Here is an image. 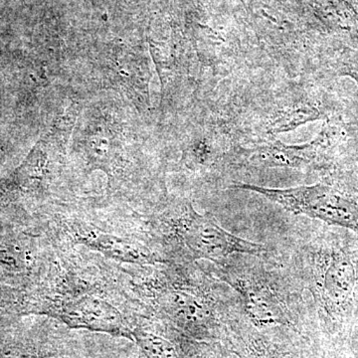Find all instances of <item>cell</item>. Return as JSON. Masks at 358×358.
<instances>
[{
  "label": "cell",
  "mask_w": 358,
  "mask_h": 358,
  "mask_svg": "<svg viewBox=\"0 0 358 358\" xmlns=\"http://www.w3.org/2000/svg\"><path fill=\"white\" fill-rule=\"evenodd\" d=\"M133 334L136 343L148 358H181L173 341L159 334L141 329H136Z\"/></svg>",
  "instance_id": "cell-10"
},
{
  "label": "cell",
  "mask_w": 358,
  "mask_h": 358,
  "mask_svg": "<svg viewBox=\"0 0 358 358\" xmlns=\"http://www.w3.org/2000/svg\"><path fill=\"white\" fill-rule=\"evenodd\" d=\"M274 358H291V357H274Z\"/></svg>",
  "instance_id": "cell-12"
},
{
  "label": "cell",
  "mask_w": 358,
  "mask_h": 358,
  "mask_svg": "<svg viewBox=\"0 0 358 358\" xmlns=\"http://www.w3.org/2000/svg\"><path fill=\"white\" fill-rule=\"evenodd\" d=\"M71 327H84L115 336H129L117 308L98 298L81 299L65 308L63 315Z\"/></svg>",
  "instance_id": "cell-6"
},
{
  "label": "cell",
  "mask_w": 358,
  "mask_h": 358,
  "mask_svg": "<svg viewBox=\"0 0 358 358\" xmlns=\"http://www.w3.org/2000/svg\"><path fill=\"white\" fill-rule=\"evenodd\" d=\"M343 129L336 119L327 120L317 138L301 145H287L275 141L270 145L247 150L250 162L263 167L303 169L326 166L338 155Z\"/></svg>",
  "instance_id": "cell-3"
},
{
  "label": "cell",
  "mask_w": 358,
  "mask_h": 358,
  "mask_svg": "<svg viewBox=\"0 0 358 358\" xmlns=\"http://www.w3.org/2000/svg\"><path fill=\"white\" fill-rule=\"evenodd\" d=\"M327 110V107H322L320 103H313L310 99L298 101L275 114L268 127V133H286L308 122L331 119L329 117L331 112Z\"/></svg>",
  "instance_id": "cell-9"
},
{
  "label": "cell",
  "mask_w": 358,
  "mask_h": 358,
  "mask_svg": "<svg viewBox=\"0 0 358 358\" xmlns=\"http://www.w3.org/2000/svg\"><path fill=\"white\" fill-rule=\"evenodd\" d=\"M331 68L338 76L350 77L358 87V50L341 47L331 54Z\"/></svg>",
  "instance_id": "cell-11"
},
{
  "label": "cell",
  "mask_w": 358,
  "mask_h": 358,
  "mask_svg": "<svg viewBox=\"0 0 358 358\" xmlns=\"http://www.w3.org/2000/svg\"><path fill=\"white\" fill-rule=\"evenodd\" d=\"M233 189L258 193L287 211L358 233V188L338 183L268 188L237 183Z\"/></svg>",
  "instance_id": "cell-1"
},
{
  "label": "cell",
  "mask_w": 358,
  "mask_h": 358,
  "mask_svg": "<svg viewBox=\"0 0 358 358\" xmlns=\"http://www.w3.org/2000/svg\"><path fill=\"white\" fill-rule=\"evenodd\" d=\"M160 301L164 310L185 329H203L213 319L208 301L195 292L173 289L164 294Z\"/></svg>",
  "instance_id": "cell-7"
},
{
  "label": "cell",
  "mask_w": 358,
  "mask_h": 358,
  "mask_svg": "<svg viewBox=\"0 0 358 358\" xmlns=\"http://www.w3.org/2000/svg\"><path fill=\"white\" fill-rule=\"evenodd\" d=\"M313 284L320 307L334 322L352 317L358 303V259L348 245L329 242L313 256Z\"/></svg>",
  "instance_id": "cell-2"
},
{
  "label": "cell",
  "mask_w": 358,
  "mask_h": 358,
  "mask_svg": "<svg viewBox=\"0 0 358 358\" xmlns=\"http://www.w3.org/2000/svg\"><path fill=\"white\" fill-rule=\"evenodd\" d=\"M179 222V236L195 259L222 263L233 254L257 255L266 251L263 245L235 236L209 216L197 213L192 204L186 205Z\"/></svg>",
  "instance_id": "cell-4"
},
{
  "label": "cell",
  "mask_w": 358,
  "mask_h": 358,
  "mask_svg": "<svg viewBox=\"0 0 358 358\" xmlns=\"http://www.w3.org/2000/svg\"><path fill=\"white\" fill-rule=\"evenodd\" d=\"M80 239L88 246L124 262L147 264L155 261L154 256L148 250L128 240L121 239L113 235L89 231L85 233L83 236L80 237Z\"/></svg>",
  "instance_id": "cell-8"
},
{
  "label": "cell",
  "mask_w": 358,
  "mask_h": 358,
  "mask_svg": "<svg viewBox=\"0 0 358 358\" xmlns=\"http://www.w3.org/2000/svg\"><path fill=\"white\" fill-rule=\"evenodd\" d=\"M232 288L236 289L243 301L245 313L258 327L287 324L288 315L279 296L262 282L236 277H223Z\"/></svg>",
  "instance_id": "cell-5"
}]
</instances>
